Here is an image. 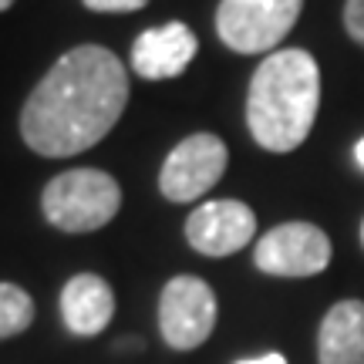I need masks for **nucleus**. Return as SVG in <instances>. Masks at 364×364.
<instances>
[{"label":"nucleus","instance_id":"1","mask_svg":"<svg viewBox=\"0 0 364 364\" xmlns=\"http://www.w3.org/2000/svg\"><path fill=\"white\" fill-rule=\"evenodd\" d=\"M129 105V71L102 44H81L27 95L21 139L48 159L78 156L115 129Z\"/></svg>","mask_w":364,"mask_h":364},{"label":"nucleus","instance_id":"2","mask_svg":"<svg viewBox=\"0 0 364 364\" xmlns=\"http://www.w3.org/2000/svg\"><path fill=\"white\" fill-rule=\"evenodd\" d=\"M321 108V68L311 51L284 48L263 58L247 95V125L267 152H294L314 129Z\"/></svg>","mask_w":364,"mask_h":364},{"label":"nucleus","instance_id":"3","mask_svg":"<svg viewBox=\"0 0 364 364\" xmlns=\"http://www.w3.org/2000/svg\"><path fill=\"white\" fill-rule=\"evenodd\" d=\"M44 220L61 233H95L118 216L122 186L102 169H71L54 176L41 196Z\"/></svg>","mask_w":364,"mask_h":364},{"label":"nucleus","instance_id":"4","mask_svg":"<svg viewBox=\"0 0 364 364\" xmlns=\"http://www.w3.org/2000/svg\"><path fill=\"white\" fill-rule=\"evenodd\" d=\"M304 0H220L216 34L236 54H263L294 31Z\"/></svg>","mask_w":364,"mask_h":364},{"label":"nucleus","instance_id":"5","mask_svg":"<svg viewBox=\"0 0 364 364\" xmlns=\"http://www.w3.org/2000/svg\"><path fill=\"white\" fill-rule=\"evenodd\" d=\"M216 327V294L199 277H172L159 297V331L176 351H196Z\"/></svg>","mask_w":364,"mask_h":364},{"label":"nucleus","instance_id":"6","mask_svg":"<svg viewBox=\"0 0 364 364\" xmlns=\"http://www.w3.org/2000/svg\"><path fill=\"white\" fill-rule=\"evenodd\" d=\"M226 162H230V152L220 135L196 132L169 152L166 166L159 172V189L169 203H193L223 179Z\"/></svg>","mask_w":364,"mask_h":364},{"label":"nucleus","instance_id":"7","mask_svg":"<svg viewBox=\"0 0 364 364\" xmlns=\"http://www.w3.org/2000/svg\"><path fill=\"white\" fill-rule=\"evenodd\" d=\"M331 240L314 223H280L263 233L253 250V263L270 277H314L331 263Z\"/></svg>","mask_w":364,"mask_h":364},{"label":"nucleus","instance_id":"8","mask_svg":"<svg viewBox=\"0 0 364 364\" xmlns=\"http://www.w3.org/2000/svg\"><path fill=\"white\" fill-rule=\"evenodd\" d=\"M257 233V216L240 199H213L189 213L186 240L203 257H230L240 253Z\"/></svg>","mask_w":364,"mask_h":364},{"label":"nucleus","instance_id":"9","mask_svg":"<svg viewBox=\"0 0 364 364\" xmlns=\"http://www.w3.org/2000/svg\"><path fill=\"white\" fill-rule=\"evenodd\" d=\"M199 51V41L182 21L142 31L132 44V68L145 81H162L182 75Z\"/></svg>","mask_w":364,"mask_h":364},{"label":"nucleus","instance_id":"10","mask_svg":"<svg viewBox=\"0 0 364 364\" xmlns=\"http://www.w3.org/2000/svg\"><path fill=\"white\" fill-rule=\"evenodd\" d=\"M115 294L98 273H78L61 290V317L75 338H95L112 324Z\"/></svg>","mask_w":364,"mask_h":364},{"label":"nucleus","instance_id":"11","mask_svg":"<svg viewBox=\"0 0 364 364\" xmlns=\"http://www.w3.org/2000/svg\"><path fill=\"white\" fill-rule=\"evenodd\" d=\"M321 364H364V300H341L321 321Z\"/></svg>","mask_w":364,"mask_h":364},{"label":"nucleus","instance_id":"12","mask_svg":"<svg viewBox=\"0 0 364 364\" xmlns=\"http://www.w3.org/2000/svg\"><path fill=\"white\" fill-rule=\"evenodd\" d=\"M34 324V300L24 287L0 284V341L24 334Z\"/></svg>","mask_w":364,"mask_h":364},{"label":"nucleus","instance_id":"13","mask_svg":"<svg viewBox=\"0 0 364 364\" xmlns=\"http://www.w3.org/2000/svg\"><path fill=\"white\" fill-rule=\"evenodd\" d=\"M344 31L351 34L354 44L364 48V0H348L344 4Z\"/></svg>","mask_w":364,"mask_h":364},{"label":"nucleus","instance_id":"14","mask_svg":"<svg viewBox=\"0 0 364 364\" xmlns=\"http://www.w3.org/2000/svg\"><path fill=\"white\" fill-rule=\"evenodd\" d=\"M81 4L95 14H132V11H142L149 0H81Z\"/></svg>","mask_w":364,"mask_h":364},{"label":"nucleus","instance_id":"15","mask_svg":"<svg viewBox=\"0 0 364 364\" xmlns=\"http://www.w3.org/2000/svg\"><path fill=\"white\" fill-rule=\"evenodd\" d=\"M236 364H287L284 354H260V358H247V361H236Z\"/></svg>","mask_w":364,"mask_h":364},{"label":"nucleus","instance_id":"16","mask_svg":"<svg viewBox=\"0 0 364 364\" xmlns=\"http://www.w3.org/2000/svg\"><path fill=\"white\" fill-rule=\"evenodd\" d=\"M354 159H358V166L364 169V139H361L358 145H354Z\"/></svg>","mask_w":364,"mask_h":364},{"label":"nucleus","instance_id":"17","mask_svg":"<svg viewBox=\"0 0 364 364\" xmlns=\"http://www.w3.org/2000/svg\"><path fill=\"white\" fill-rule=\"evenodd\" d=\"M14 0H0V11H7V7H11Z\"/></svg>","mask_w":364,"mask_h":364},{"label":"nucleus","instance_id":"18","mask_svg":"<svg viewBox=\"0 0 364 364\" xmlns=\"http://www.w3.org/2000/svg\"><path fill=\"white\" fill-rule=\"evenodd\" d=\"M361 243H364V223H361Z\"/></svg>","mask_w":364,"mask_h":364}]
</instances>
